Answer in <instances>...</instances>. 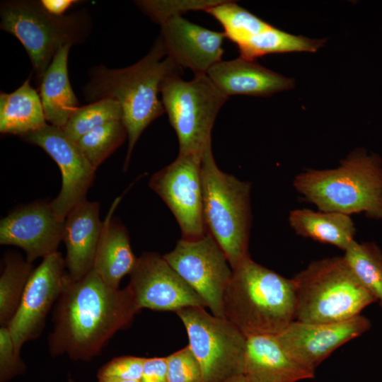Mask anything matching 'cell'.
Instances as JSON below:
<instances>
[{
	"label": "cell",
	"mask_w": 382,
	"mask_h": 382,
	"mask_svg": "<svg viewBox=\"0 0 382 382\" xmlns=\"http://www.w3.org/2000/svg\"><path fill=\"white\" fill-rule=\"evenodd\" d=\"M55 305L53 330L48 337L50 353L82 361L97 357L140 311L127 287L108 286L94 269L77 281L70 279L66 272Z\"/></svg>",
	"instance_id": "1"
},
{
	"label": "cell",
	"mask_w": 382,
	"mask_h": 382,
	"mask_svg": "<svg viewBox=\"0 0 382 382\" xmlns=\"http://www.w3.org/2000/svg\"><path fill=\"white\" fill-rule=\"evenodd\" d=\"M181 71L167 56L161 37L144 57L130 66L113 69L101 66L94 69L83 94L91 102L112 98L120 103L128 139L124 170L128 168L132 150L143 131L165 112L158 98L163 81Z\"/></svg>",
	"instance_id": "2"
},
{
	"label": "cell",
	"mask_w": 382,
	"mask_h": 382,
	"mask_svg": "<svg viewBox=\"0 0 382 382\" xmlns=\"http://www.w3.org/2000/svg\"><path fill=\"white\" fill-rule=\"evenodd\" d=\"M232 271L223 298L224 318L246 337L277 335L295 320L296 296L292 279L251 258Z\"/></svg>",
	"instance_id": "3"
},
{
	"label": "cell",
	"mask_w": 382,
	"mask_h": 382,
	"mask_svg": "<svg viewBox=\"0 0 382 382\" xmlns=\"http://www.w3.org/2000/svg\"><path fill=\"white\" fill-rule=\"evenodd\" d=\"M293 185L319 211L382 219V159L364 148L351 151L337 168L299 173Z\"/></svg>",
	"instance_id": "4"
},
{
	"label": "cell",
	"mask_w": 382,
	"mask_h": 382,
	"mask_svg": "<svg viewBox=\"0 0 382 382\" xmlns=\"http://www.w3.org/2000/svg\"><path fill=\"white\" fill-rule=\"evenodd\" d=\"M295 320L332 323L350 319L376 300L361 284L343 256L312 262L292 278Z\"/></svg>",
	"instance_id": "5"
},
{
	"label": "cell",
	"mask_w": 382,
	"mask_h": 382,
	"mask_svg": "<svg viewBox=\"0 0 382 382\" xmlns=\"http://www.w3.org/2000/svg\"><path fill=\"white\" fill-rule=\"evenodd\" d=\"M201 176L207 231L219 244L233 270L250 258V185L218 168L212 143L202 155Z\"/></svg>",
	"instance_id": "6"
},
{
	"label": "cell",
	"mask_w": 382,
	"mask_h": 382,
	"mask_svg": "<svg viewBox=\"0 0 382 382\" xmlns=\"http://www.w3.org/2000/svg\"><path fill=\"white\" fill-rule=\"evenodd\" d=\"M180 73L163 81L161 101L179 144V155L202 156L212 143V129L216 117L228 97L212 81L207 74H196L184 81Z\"/></svg>",
	"instance_id": "7"
},
{
	"label": "cell",
	"mask_w": 382,
	"mask_h": 382,
	"mask_svg": "<svg viewBox=\"0 0 382 382\" xmlns=\"http://www.w3.org/2000/svg\"><path fill=\"white\" fill-rule=\"evenodd\" d=\"M1 28L17 37L42 78L58 50L81 40L83 29L76 15L55 16L40 1H9L1 4Z\"/></svg>",
	"instance_id": "8"
},
{
	"label": "cell",
	"mask_w": 382,
	"mask_h": 382,
	"mask_svg": "<svg viewBox=\"0 0 382 382\" xmlns=\"http://www.w3.org/2000/svg\"><path fill=\"white\" fill-rule=\"evenodd\" d=\"M176 313L199 363L202 382H221L243 375L247 337L233 324L201 307L185 308Z\"/></svg>",
	"instance_id": "9"
},
{
	"label": "cell",
	"mask_w": 382,
	"mask_h": 382,
	"mask_svg": "<svg viewBox=\"0 0 382 382\" xmlns=\"http://www.w3.org/2000/svg\"><path fill=\"white\" fill-rule=\"evenodd\" d=\"M163 257L199 295L213 315L224 318L223 298L233 271L212 235L207 232L196 239L181 238Z\"/></svg>",
	"instance_id": "10"
},
{
	"label": "cell",
	"mask_w": 382,
	"mask_h": 382,
	"mask_svg": "<svg viewBox=\"0 0 382 382\" xmlns=\"http://www.w3.org/2000/svg\"><path fill=\"white\" fill-rule=\"evenodd\" d=\"M202 156L184 154L154 173L149 187L169 207L183 239H196L207 233L203 213Z\"/></svg>",
	"instance_id": "11"
},
{
	"label": "cell",
	"mask_w": 382,
	"mask_h": 382,
	"mask_svg": "<svg viewBox=\"0 0 382 382\" xmlns=\"http://www.w3.org/2000/svg\"><path fill=\"white\" fill-rule=\"evenodd\" d=\"M25 141L41 147L59 166L62 187L50 202L57 217L64 221L71 209L86 199L95 178L96 170L86 158L76 143L62 128L51 125L21 137Z\"/></svg>",
	"instance_id": "12"
},
{
	"label": "cell",
	"mask_w": 382,
	"mask_h": 382,
	"mask_svg": "<svg viewBox=\"0 0 382 382\" xmlns=\"http://www.w3.org/2000/svg\"><path fill=\"white\" fill-rule=\"evenodd\" d=\"M127 288L141 310L177 312L207 307L199 295L156 253H144L130 273Z\"/></svg>",
	"instance_id": "13"
},
{
	"label": "cell",
	"mask_w": 382,
	"mask_h": 382,
	"mask_svg": "<svg viewBox=\"0 0 382 382\" xmlns=\"http://www.w3.org/2000/svg\"><path fill=\"white\" fill-rule=\"evenodd\" d=\"M65 259L57 251L44 258L25 286L16 313L7 326L18 352L24 343L41 334L47 316L64 287Z\"/></svg>",
	"instance_id": "14"
},
{
	"label": "cell",
	"mask_w": 382,
	"mask_h": 382,
	"mask_svg": "<svg viewBox=\"0 0 382 382\" xmlns=\"http://www.w3.org/2000/svg\"><path fill=\"white\" fill-rule=\"evenodd\" d=\"M369 320L359 315L332 323L294 320L276 335L284 349L302 366L315 369L337 348L369 329Z\"/></svg>",
	"instance_id": "15"
},
{
	"label": "cell",
	"mask_w": 382,
	"mask_h": 382,
	"mask_svg": "<svg viewBox=\"0 0 382 382\" xmlns=\"http://www.w3.org/2000/svg\"><path fill=\"white\" fill-rule=\"evenodd\" d=\"M64 223L54 213L50 202H36L16 209L0 222V243L22 248L26 260L57 251L63 240Z\"/></svg>",
	"instance_id": "16"
},
{
	"label": "cell",
	"mask_w": 382,
	"mask_h": 382,
	"mask_svg": "<svg viewBox=\"0 0 382 382\" xmlns=\"http://www.w3.org/2000/svg\"><path fill=\"white\" fill-rule=\"evenodd\" d=\"M161 38L167 56L179 66L190 69L195 75L207 74L221 61L224 32H216L175 16L161 24Z\"/></svg>",
	"instance_id": "17"
},
{
	"label": "cell",
	"mask_w": 382,
	"mask_h": 382,
	"mask_svg": "<svg viewBox=\"0 0 382 382\" xmlns=\"http://www.w3.org/2000/svg\"><path fill=\"white\" fill-rule=\"evenodd\" d=\"M100 204L86 199L75 205L64 223L63 241L66 248V268L70 279L77 281L93 268L103 222Z\"/></svg>",
	"instance_id": "18"
},
{
	"label": "cell",
	"mask_w": 382,
	"mask_h": 382,
	"mask_svg": "<svg viewBox=\"0 0 382 382\" xmlns=\"http://www.w3.org/2000/svg\"><path fill=\"white\" fill-rule=\"evenodd\" d=\"M314 375L289 354L276 335L247 337L243 376L249 382H298Z\"/></svg>",
	"instance_id": "19"
},
{
	"label": "cell",
	"mask_w": 382,
	"mask_h": 382,
	"mask_svg": "<svg viewBox=\"0 0 382 382\" xmlns=\"http://www.w3.org/2000/svg\"><path fill=\"white\" fill-rule=\"evenodd\" d=\"M227 97L233 95L269 96L294 87V81L270 70L255 60L239 57L220 61L207 72Z\"/></svg>",
	"instance_id": "20"
},
{
	"label": "cell",
	"mask_w": 382,
	"mask_h": 382,
	"mask_svg": "<svg viewBox=\"0 0 382 382\" xmlns=\"http://www.w3.org/2000/svg\"><path fill=\"white\" fill-rule=\"evenodd\" d=\"M120 199L112 203L103 222L93 268L108 286L114 289H119L121 279L130 274L138 259L131 248L127 228L112 217Z\"/></svg>",
	"instance_id": "21"
},
{
	"label": "cell",
	"mask_w": 382,
	"mask_h": 382,
	"mask_svg": "<svg viewBox=\"0 0 382 382\" xmlns=\"http://www.w3.org/2000/svg\"><path fill=\"white\" fill-rule=\"evenodd\" d=\"M71 45L60 47L42 77L40 98L47 122L63 129L79 108L78 100L71 86L67 69Z\"/></svg>",
	"instance_id": "22"
},
{
	"label": "cell",
	"mask_w": 382,
	"mask_h": 382,
	"mask_svg": "<svg viewBox=\"0 0 382 382\" xmlns=\"http://www.w3.org/2000/svg\"><path fill=\"white\" fill-rule=\"evenodd\" d=\"M288 221L299 236L334 245L344 252L355 241L357 229L349 215L296 209L289 212Z\"/></svg>",
	"instance_id": "23"
},
{
	"label": "cell",
	"mask_w": 382,
	"mask_h": 382,
	"mask_svg": "<svg viewBox=\"0 0 382 382\" xmlns=\"http://www.w3.org/2000/svg\"><path fill=\"white\" fill-rule=\"evenodd\" d=\"M40 95L30 79L15 91L0 94V132L21 137L47 124Z\"/></svg>",
	"instance_id": "24"
},
{
	"label": "cell",
	"mask_w": 382,
	"mask_h": 382,
	"mask_svg": "<svg viewBox=\"0 0 382 382\" xmlns=\"http://www.w3.org/2000/svg\"><path fill=\"white\" fill-rule=\"evenodd\" d=\"M0 277V324L7 327L19 307L27 283L34 271L32 262L16 252H7Z\"/></svg>",
	"instance_id": "25"
},
{
	"label": "cell",
	"mask_w": 382,
	"mask_h": 382,
	"mask_svg": "<svg viewBox=\"0 0 382 382\" xmlns=\"http://www.w3.org/2000/svg\"><path fill=\"white\" fill-rule=\"evenodd\" d=\"M325 43V39H311L295 35L272 25L238 46L240 57L248 60L269 54L291 52H316Z\"/></svg>",
	"instance_id": "26"
},
{
	"label": "cell",
	"mask_w": 382,
	"mask_h": 382,
	"mask_svg": "<svg viewBox=\"0 0 382 382\" xmlns=\"http://www.w3.org/2000/svg\"><path fill=\"white\" fill-rule=\"evenodd\" d=\"M354 275L382 306V251L374 242L354 241L343 256Z\"/></svg>",
	"instance_id": "27"
},
{
	"label": "cell",
	"mask_w": 382,
	"mask_h": 382,
	"mask_svg": "<svg viewBox=\"0 0 382 382\" xmlns=\"http://www.w3.org/2000/svg\"><path fill=\"white\" fill-rule=\"evenodd\" d=\"M204 11L221 24L225 37L237 46L272 26L231 1H221Z\"/></svg>",
	"instance_id": "28"
},
{
	"label": "cell",
	"mask_w": 382,
	"mask_h": 382,
	"mask_svg": "<svg viewBox=\"0 0 382 382\" xmlns=\"http://www.w3.org/2000/svg\"><path fill=\"white\" fill-rule=\"evenodd\" d=\"M122 111L120 103L112 98H103L79 107L62 129L72 141L108 122L122 120Z\"/></svg>",
	"instance_id": "29"
},
{
	"label": "cell",
	"mask_w": 382,
	"mask_h": 382,
	"mask_svg": "<svg viewBox=\"0 0 382 382\" xmlns=\"http://www.w3.org/2000/svg\"><path fill=\"white\" fill-rule=\"evenodd\" d=\"M127 137V130L122 120L108 122L81 137L77 146L95 170Z\"/></svg>",
	"instance_id": "30"
},
{
	"label": "cell",
	"mask_w": 382,
	"mask_h": 382,
	"mask_svg": "<svg viewBox=\"0 0 382 382\" xmlns=\"http://www.w3.org/2000/svg\"><path fill=\"white\" fill-rule=\"evenodd\" d=\"M214 0H183V1H156L146 0L137 1V4L153 21L160 25L168 19L189 11L203 10L219 3Z\"/></svg>",
	"instance_id": "31"
},
{
	"label": "cell",
	"mask_w": 382,
	"mask_h": 382,
	"mask_svg": "<svg viewBox=\"0 0 382 382\" xmlns=\"http://www.w3.org/2000/svg\"><path fill=\"white\" fill-rule=\"evenodd\" d=\"M168 382H202L199 363L189 345L166 357Z\"/></svg>",
	"instance_id": "32"
},
{
	"label": "cell",
	"mask_w": 382,
	"mask_h": 382,
	"mask_svg": "<svg viewBox=\"0 0 382 382\" xmlns=\"http://www.w3.org/2000/svg\"><path fill=\"white\" fill-rule=\"evenodd\" d=\"M26 365L7 327L0 328V382H9L25 374Z\"/></svg>",
	"instance_id": "33"
},
{
	"label": "cell",
	"mask_w": 382,
	"mask_h": 382,
	"mask_svg": "<svg viewBox=\"0 0 382 382\" xmlns=\"http://www.w3.org/2000/svg\"><path fill=\"white\" fill-rule=\"evenodd\" d=\"M144 358L134 356L115 357L104 364L98 371L97 377L120 380L140 381Z\"/></svg>",
	"instance_id": "34"
},
{
	"label": "cell",
	"mask_w": 382,
	"mask_h": 382,
	"mask_svg": "<svg viewBox=\"0 0 382 382\" xmlns=\"http://www.w3.org/2000/svg\"><path fill=\"white\" fill-rule=\"evenodd\" d=\"M141 382H168L166 357L144 358Z\"/></svg>",
	"instance_id": "35"
},
{
	"label": "cell",
	"mask_w": 382,
	"mask_h": 382,
	"mask_svg": "<svg viewBox=\"0 0 382 382\" xmlns=\"http://www.w3.org/2000/svg\"><path fill=\"white\" fill-rule=\"evenodd\" d=\"M42 6L50 14L55 16H62L64 12L74 4V0H42Z\"/></svg>",
	"instance_id": "36"
},
{
	"label": "cell",
	"mask_w": 382,
	"mask_h": 382,
	"mask_svg": "<svg viewBox=\"0 0 382 382\" xmlns=\"http://www.w3.org/2000/svg\"><path fill=\"white\" fill-rule=\"evenodd\" d=\"M221 382H249L246 378L242 374L229 378Z\"/></svg>",
	"instance_id": "37"
},
{
	"label": "cell",
	"mask_w": 382,
	"mask_h": 382,
	"mask_svg": "<svg viewBox=\"0 0 382 382\" xmlns=\"http://www.w3.org/2000/svg\"><path fill=\"white\" fill-rule=\"evenodd\" d=\"M98 382H141L140 381L133 380H120V379H111V378H100L98 379Z\"/></svg>",
	"instance_id": "38"
},
{
	"label": "cell",
	"mask_w": 382,
	"mask_h": 382,
	"mask_svg": "<svg viewBox=\"0 0 382 382\" xmlns=\"http://www.w3.org/2000/svg\"><path fill=\"white\" fill-rule=\"evenodd\" d=\"M67 382H74L73 378H71V376L70 375L69 376Z\"/></svg>",
	"instance_id": "39"
}]
</instances>
